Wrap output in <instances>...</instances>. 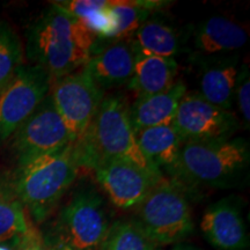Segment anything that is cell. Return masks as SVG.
<instances>
[{
  "mask_svg": "<svg viewBox=\"0 0 250 250\" xmlns=\"http://www.w3.org/2000/svg\"><path fill=\"white\" fill-rule=\"evenodd\" d=\"M98 40L77 19L51 5L28 29L27 55L33 65L58 79L85 66Z\"/></svg>",
  "mask_w": 250,
  "mask_h": 250,
  "instance_id": "cell-1",
  "label": "cell"
},
{
  "mask_svg": "<svg viewBox=\"0 0 250 250\" xmlns=\"http://www.w3.org/2000/svg\"><path fill=\"white\" fill-rule=\"evenodd\" d=\"M73 146L79 167L95 169L102 162L121 159L153 174L162 175L140 151L130 118V108L120 95L103 98L88 129Z\"/></svg>",
  "mask_w": 250,
  "mask_h": 250,
  "instance_id": "cell-2",
  "label": "cell"
},
{
  "mask_svg": "<svg viewBox=\"0 0 250 250\" xmlns=\"http://www.w3.org/2000/svg\"><path fill=\"white\" fill-rule=\"evenodd\" d=\"M78 165L73 143L61 151L18 165L12 177L15 195L36 223H43L76 180Z\"/></svg>",
  "mask_w": 250,
  "mask_h": 250,
  "instance_id": "cell-3",
  "label": "cell"
},
{
  "mask_svg": "<svg viewBox=\"0 0 250 250\" xmlns=\"http://www.w3.org/2000/svg\"><path fill=\"white\" fill-rule=\"evenodd\" d=\"M249 144L243 138L183 143L176 176L188 182L230 187L248 174Z\"/></svg>",
  "mask_w": 250,
  "mask_h": 250,
  "instance_id": "cell-4",
  "label": "cell"
},
{
  "mask_svg": "<svg viewBox=\"0 0 250 250\" xmlns=\"http://www.w3.org/2000/svg\"><path fill=\"white\" fill-rule=\"evenodd\" d=\"M136 208L134 220L160 247L179 245L195 230L186 192L179 184L164 177Z\"/></svg>",
  "mask_w": 250,
  "mask_h": 250,
  "instance_id": "cell-5",
  "label": "cell"
},
{
  "mask_svg": "<svg viewBox=\"0 0 250 250\" xmlns=\"http://www.w3.org/2000/svg\"><path fill=\"white\" fill-rule=\"evenodd\" d=\"M110 225L102 197L92 190H83L59 212L52 237L46 242L73 250H100Z\"/></svg>",
  "mask_w": 250,
  "mask_h": 250,
  "instance_id": "cell-6",
  "label": "cell"
},
{
  "mask_svg": "<svg viewBox=\"0 0 250 250\" xmlns=\"http://www.w3.org/2000/svg\"><path fill=\"white\" fill-rule=\"evenodd\" d=\"M52 79L36 65H21L0 90V140L8 139L49 95Z\"/></svg>",
  "mask_w": 250,
  "mask_h": 250,
  "instance_id": "cell-7",
  "label": "cell"
},
{
  "mask_svg": "<svg viewBox=\"0 0 250 250\" xmlns=\"http://www.w3.org/2000/svg\"><path fill=\"white\" fill-rule=\"evenodd\" d=\"M50 96L73 142H77L85 134L95 117L104 94L81 68V71L52 81Z\"/></svg>",
  "mask_w": 250,
  "mask_h": 250,
  "instance_id": "cell-8",
  "label": "cell"
},
{
  "mask_svg": "<svg viewBox=\"0 0 250 250\" xmlns=\"http://www.w3.org/2000/svg\"><path fill=\"white\" fill-rule=\"evenodd\" d=\"M74 143L66 124L49 95L13 133V148L19 165L50 154Z\"/></svg>",
  "mask_w": 250,
  "mask_h": 250,
  "instance_id": "cell-9",
  "label": "cell"
},
{
  "mask_svg": "<svg viewBox=\"0 0 250 250\" xmlns=\"http://www.w3.org/2000/svg\"><path fill=\"white\" fill-rule=\"evenodd\" d=\"M173 125L183 143L229 139L239 127L232 111L215 107L198 93L189 92L181 100Z\"/></svg>",
  "mask_w": 250,
  "mask_h": 250,
  "instance_id": "cell-10",
  "label": "cell"
},
{
  "mask_svg": "<svg viewBox=\"0 0 250 250\" xmlns=\"http://www.w3.org/2000/svg\"><path fill=\"white\" fill-rule=\"evenodd\" d=\"M94 171L109 201L122 210L137 208L164 177L121 159L102 162Z\"/></svg>",
  "mask_w": 250,
  "mask_h": 250,
  "instance_id": "cell-11",
  "label": "cell"
},
{
  "mask_svg": "<svg viewBox=\"0 0 250 250\" xmlns=\"http://www.w3.org/2000/svg\"><path fill=\"white\" fill-rule=\"evenodd\" d=\"M201 229L217 250H245L249 246L248 228L236 199L224 198L206 208Z\"/></svg>",
  "mask_w": 250,
  "mask_h": 250,
  "instance_id": "cell-12",
  "label": "cell"
},
{
  "mask_svg": "<svg viewBox=\"0 0 250 250\" xmlns=\"http://www.w3.org/2000/svg\"><path fill=\"white\" fill-rule=\"evenodd\" d=\"M136 50L129 40L112 41L94 51L83 68L100 88L129 83L133 76Z\"/></svg>",
  "mask_w": 250,
  "mask_h": 250,
  "instance_id": "cell-13",
  "label": "cell"
},
{
  "mask_svg": "<svg viewBox=\"0 0 250 250\" xmlns=\"http://www.w3.org/2000/svg\"><path fill=\"white\" fill-rule=\"evenodd\" d=\"M187 92L186 83L179 80L165 92L137 98L130 108L134 132L148 127L173 125L177 108Z\"/></svg>",
  "mask_w": 250,
  "mask_h": 250,
  "instance_id": "cell-14",
  "label": "cell"
},
{
  "mask_svg": "<svg viewBox=\"0 0 250 250\" xmlns=\"http://www.w3.org/2000/svg\"><path fill=\"white\" fill-rule=\"evenodd\" d=\"M248 41V31L241 23L221 15L208 18L195 31L193 44L199 54L213 56L241 49Z\"/></svg>",
  "mask_w": 250,
  "mask_h": 250,
  "instance_id": "cell-15",
  "label": "cell"
},
{
  "mask_svg": "<svg viewBox=\"0 0 250 250\" xmlns=\"http://www.w3.org/2000/svg\"><path fill=\"white\" fill-rule=\"evenodd\" d=\"M138 146L147 161L162 173L176 174L183 140L174 125L154 126L136 132Z\"/></svg>",
  "mask_w": 250,
  "mask_h": 250,
  "instance_id": "cell-16",
  "label": "cell"
},
{
  "mask_svg": "<svg viewBox=\"0 0 250 250\" xmlns=\"http://www.w3.org/2000/svg\"><path fill=\"white\" fill-rule=\"evenodd\" d=\"M175 58H164L136 52L133 76L129 81L130 89L137 98L165 92L174 85L177 74Z\"/></svg>",
  "mask_w": 250,
  "mask_h": 250,
  "instance_id": "cell-17",
  "label": "cell"
},
{
  "mask_svg": "<svg viewBox=\"0 0 250 250\" xmlns=\"http://www.w3.org/2000/svg\"><path fill=\"white\" fill-rule=\"evenodd\" d=\"M239 68L237 61H220L208 64L201 74L198 94L211 104L230 110Z\"/></svg>",
  "mask_w": 250,
  "mask_h": 250,
  "instance_id": "cell-18",
  "label": "cell"
},
{
  "mask_svg": "<svg viewBox=\"0 0 250 250\" xmlns=\"http://www.w3.org/2000/svg\"><path fill=\"white\" fill-rule=\"evenodd\" d=\"M130 41L136 52L143 55L174 58L181 51L179 33L159 19H147Z\"/></svg>",
  "mask_w": 250,
  "mask_h": 250,
  "instance_id": "cell-19",
  "label": "cell"
},
{
  "mask_svg": "<svg viewBox=\"0 0 250 250\" xmlns=\"http://www.w3.org/2000/svg\"><path fill=\"white\" fill-rule=\"evenodd\" d=\"M51 5L77 19L96 39L110 40L114 29L110 0H65Z\"/></svg>",
  "mask_w": 250,
  "mask_h": 250,
  "instance_id": "cell-20",
  "label": "cell"
},
{
  "mask_svg": "<svg viewBox=\"0 0 250 250\" xmlns=\"http://www.w3.org/2000/svg\"><path fill=\"white\" fill-rule=\"evenodd\" d=\"M155 0H110V14L114 29L110 41L127 40L147 20L151 11L165 6Z\"/></svg>",
  "mask_w": 250,
  "mask_h": 250,
  "instance_id": "cell-21",
  "label": "cell"
},
{
  "mask_svg": "<svg viewBox=\"0 0 250 250\" xmlns=\"http://www.w3.org/2000/svg\"><path fill=\"white\" fill-rule=\"evenodd\" d=\"M29 227L27 211L15 195L12 181L0 176V243L14 241Z\"/></svg>",
  "mask_w": 250,
  "mask_h": 250,
  "instance_id": "cell-22",
  "label": "cell"
},
{
  "mask_svg": "<svg viewBox=\"0 0 250 250\" xmlns=\"http://www.w3.org/2000/svg\"><path fill=\"white\" fill-rule=\"evenodd\" d=\"M100 250H162L134 219L111 223Z\"/></svg>",
  "mask_w": 250,
  "mask_h": 250,
  "instance_id": "cell-23",
  "label": "cell"
},
{
  "mask_svg": "<svg viewBox=\"0 0 250 250\" xmlns=\"http://www.w3.org/2000/svg\"><path fill=\"white\" fill-rule=\"evenodd\" d=\"M22 44L17 33L5 21H0V90L22 65Z\"/></svg>",
  "mask_w": 250,
  "mask_h": 250,
  "instance_id": "cell-24",
  "label": "cell"
},
{
  "mask_svg": "<svg viewBox=\"0 0 250 250\" xmlns=\"http://www.w3.org/2000/svg\"><path fill=\"white\" fill-rule=\"evenodd\" d=\"M234 100L237 103V108L241 112L243 122L247 127L250 123V77L247 65L243 64L239 70L234 90Z\"/></svg>",
  "mask_w": 250,
  "mask_h": 250,
  "instance_id": "cell-25",
  "label": "cell"
},
{
  "mask_svg": "<svg viewBox=\"0 0 250 250\" xmlns=\"http://www.w3.org/2000/svg\"><path fill=\"white\" fill-rule=\"evenodd\" d=\"M14 250H55L35 227L30 225L23 235L14 240Z\"/></svg>",
  "mask_w": 250,
  "mask_h": 250,
  "instance_id": "cell-26",
  "label": "cell"
},
{
  "mask_svg": "<svg viewBox=\"0 0 250 250\" xmlns=\"http://www.w3.org/2000/svg\"><path fill=\"white\" fill-rule=\"evenodd\" d=\"M171 250H203L197 248L195 246L191 245H184V243H179V245H175V247Z\"/></svg>",
  "mask_w": 250,
  "mask_h": 250,
  "instance_id": "cell-27",
  "label": "cell"
},
{
  "mask_svg": "<svg viewBox=\"0 0 250 250\" xmlns=\"http://www.w3.org/2000/svg\"><path fill=\"white\" fill-rule=\"evenodd\" d=\"M50 246H51L55 250H73V249L68 248V247H65L62 245H50Z\"/></svg>",
  "mask_w": 250,
  "mask_h": 250,
  "instance_id": "cell-28",
  "label": "cell"
},
{
  "mask_svg": "<svg viewBox=\"0 0 250 250\" xmlns=\"http://www.w3.org/2000/svg\"><path fill=\"white\" fill-rule=\"evenodd\" d=\"M0 250H14L13 247L8 246L7 243H0Z\"/></svg>",
  "mask_w": 250,
  "mask_h": 250,
  "instance_id": "cell-29",
  "label": "cell"
}]
</instances>
